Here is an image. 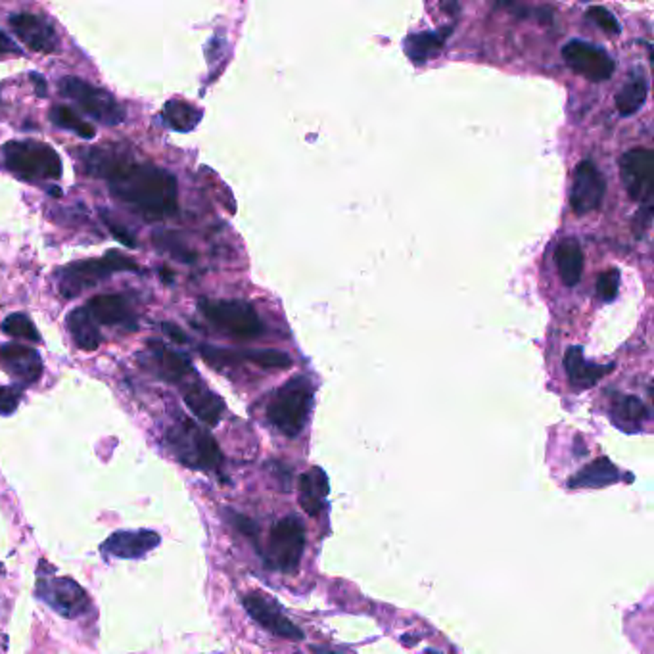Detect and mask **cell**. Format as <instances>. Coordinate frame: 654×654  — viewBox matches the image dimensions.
Instances as JSON below:
<instances>
[{
  "label": "cell",
  "mask_w": 654,
  "mask_h": 654,
  "mask_svg": "<svg viewBox=\"0 0 654 654\" xmlns=\"http://www.w3.org/2000/svg\"><path fill=\"white\" fill-rule=\"evenodd\" d=\"M98 213H101V219H102V223L108 226V231L111 233V236H113V238H116V240L119 242V244H123V246H127V248H131V250H135V248H137V238L131 234V231L127 229L125 225H121L119 221L113 219V217H111V213H110L108 209H104V208H102L101 211H98Z\"/></svg>",
  "instance_id": "32"
},
{
  "label": "cell",
  "mask_w": 654,
  "mask_h": 654,
  "mask_svg": "<svg viewBox=\"0 0 654 654\" xmlns=\"http://www.w3.org/2000/svg\"><path fill=\"white\" fill-rule=\"evenodd\" d=\"M3 332L12 338L30 340V342H40L42 340L35 323L25 313H12V315H8L3 321Z\"/></svg>",
  "instance_id": "30"
},
{
  "label": "cell",
  "mask_w": 654,
  "mask_h": 654,
  "mask_svg": "<svg viewBox=\"0 0 654 654\" xmlns=\"http://www.w3.org/2000/svg\"><path fill=\"white\" fill-rule=\"evenodd\" d=\"M158 242H160L162 248H164L167 253H172L173 258L181 260L182 263H192V261L196 260V255H194V253H190L187 248H184L175 234H165V236H162V238L158 236Z\"/></svg>",
  "instance_id": "35"
},
{
  "label": "cell",
  "mask_w": 654,
  "mask_h": 654,
  "mask_svg": "<svg viewBox=\"0 0 654 654\" xmlns=\"http://www.w3.org/2000/svg\"><path fill=\"white\" fill-rule=\"evenodd\" d=\"M50 119H52V123L56 127H62V129L75 133L81 138H94V135H96L94 127L89 125V123H84L77 116V113L71 108H67V106H54L50 110Z\"/></svg>",
  "instance_id": "29"
},
{
  "label": "cell",
  "mask_w": 654,
  "mask_h": 654,
  "mask_svg": "<svg viewBox=\"0 0 654 654\" xmlns=\"http://www.w3.org/2000/svg\"><path fill=\"white\" fill-rule=\"evenodd\" d=\"M22 393L13 386H0V415H12L20 407Z\"/></svg>",
  "instance_id": "36"
},
{
  "label": "cell",
  "mask_w": 654,
  "mask_h": 654,
  "mask_svg": "<svg viewBox=\"0 0 654 654\" xmlns=\"http://www.w3.org/2000/svg\"><path fill=\"white\" fill-rule=\"evenodd\" d=\"M622 181L635 202H650L654 184V154L647 148H635L623 154L620 162Z\"/></svg>",
  "instance_id": "11"
},
{
  "label": "cell",
  "mask_w": 654,
  "mask_h": 654,
  "mask_svg": "<svg viewBox=\"0 0 654 654\" xmlns=\"http://www.w3.org/2000/svg\"><path fill=\"white\" fill-rule=\"evenodd\" d=\"M447 35H449V31H446L444 35L430 33V31L409 35L405 40V52L415 64H424L426 60H430L432 56H436L439 50H442Z\"/></svg>",
  "instance_id": "28"
},
{
  "label": "cell",
  "mask_w": 654,
  "mask_h": 654,
  "mask_svg": "<svg viewBox=\"0 0 654 654\" xmlns=\"http://www.w3.org/2000/svg\"><path fill=\"white\" fill-rule=\"evenodd\" d=\"M123 271H138V265L131 258H125L119 252L111 250L104 258L83 260L60 269L58 290L66 300H74V297H77L84 290L94 288L98 282H102L110 275Z\"/></svg>",
  "instance_id": "5"
},
{
  "label": "cell",
  "mask_w": 654,
  "mask_h": 654,
  "mask_svg": "<svg viewBox=\"0 0 654 654\" xmlns=\"http://www.w3.org/2000/svg\"><path fill=\"white\" fill-rule=\"evenodd\" d=\"M160 275H162V280L165 282V284H172L175 278H173V273L172 271H169V269H165V267H162L160 269Z\"/></svg>",
  "instance_id": "41"
},
{
  "label": "cell",
  "mask_w": 654,
  "mask_h": 654,
  "mask_svg": "<svg viewBox=\"0 0 654 654\" xmlns=\"http://www.w3.org/2000/svg\"><path fill=\"white\" fill-rule=\"evenodd\" d=\"M167 444L175 457L192 471H217L223 453L213 436L190 419H179L167 430Z\"/></svg>",
  "instance_id": "2"
},
{
  "label": "cell",
  "mask_w": 654,
  "mask_h": 654,
  "mask_svg": "<svg viewBox=\"0 0 654 654\" xmlns=\"http://www.w3.org/2000/svg\"><path fill=\"white\" fill-rule=\"evenodd\" d=\"M67 329L79 349L96 351L102 344V334L87 307H77L67 315Z\"/></svg>",
  "instance_id": "24"
},
{
  "label": "cell",
  "mask_w": 654,
  "mask_h": 654,
  "mask_svg": "<svg viewBox=\"0 0 654 654\" xmlns=\"http://www.w3.org/2000/svg\"><path fill=\"white\" fill-rule=\"evenodd\" d=\"M614 365H595L584 358V349L581 348H568L564 355V368L568 380H570L572 388L581 392L593 388L605 375L613 371Z\"/></svg>",
  "instance_id": "19"
},
{
  "label": "cell",
  "mask_w": 654,
  "mask_h": 654,
  "mask_svg": "<svg viewBox=\"0 0 654 654\" xmlns=\"http://www.w3.org/2000/svg\"><path fill=\"white\" fill-rule=\"evenodd\" d=\"M562 58L572 71L595 83L613 77L616 64L608 52L586 40H570L562 49Z\"/></svg>",
  "instance_id": "10"
},
{
  "label": "cell",
  "mask_w": 654,
  "mask_h": 654,
  "mask_svg": "<svg viewBox=\"0 0 654 654\" xmlns=\"http://www.w3.org/2000/svg\"><path fill=\"white\" fill-rule=\"evenodd\" d=\"M60 93L71 98L87 116L101 121L104 125H119L125 119V110L116 101L111 93L94 87V84L83 81L79 77H62Z\"/></svg>",
  "instance_id": "8"
},
{
  "label": "cell",
  "mask_w": 654,
  "mask_h": 654,
  "mask_svg": "<svg viewBox=\"0 0 654 654\" xmlns=\"http://www.w3.org/2000/svg\"><path fill=\"white\" fill-rule=\"evenodd\" d=\"M426 654H442V652H436L434 649H429V650H426Z\"/></svg>",
  "instance_id": "42"
},
{
  "label": "cell",
  "mask_w": 654,
  "mask_h": 654,
  "mask_svg": "<svg viewBox=\"0 0 654 654\" xmlns=\"http://www.w3.org/2000/svg\"><path fill=\"white\" fill-rule=\"evenodd\" d=\"M0 54H20V47L4 31H0Z\"/></svg>",
  "instance_id": "39"
},
{
  "label": "cell",
  "mask_w": 654,
  "mask_h": 654,
  "mask_svg": "<svg viewBox=\"0 0 654 654\" xmlns=\"http://www.w3.org/2000/svg\"><path fill=\"white\" fill-rule=\"evenodd\" d=\"M229 520H231V524L234 526V528L240 532V534H244L246 537H250V539H255V537H258V524H255L253 520H250L248 517H244V515H238V513H229Z\"/></svg>",
  "instance_id": "37"
},
{
  "label": "cell",
  "mask_w": 654,
  "mask_h": 654,
  "mask_svg": "<svg viewBox=\"0 0 654 654\" xmlns=\"http://www.w3.org/2000/svg\"><path fill=\"white\" fill-rule=\"evenodd\" d=\"M618 480H620V473L614 466V463L608 461L606 457H599L593 463H589L588 466L581 468L578 474H574L570 480H568V486L578 488V490H586V488L597 490V488L613 486V483Z\"/></svg>",
  "instance_id": "23"
},
{
  "label": "cell",
  "mask_w": 654,
  "mask_h": 654,
  "mask_svg": "<svg viewBox=\"0 0 654 654\" xmlns=\"http://www.w3.org/2000/svg\"><path fill=\"white\" fill-rule=\"evenodd\" d=\"M160 545V534L154 530L113 532L102 544V552L118 559H142Z\"/></svg>",
  "instance_id": "16"
},
{
  "label": "cell",
  "mask_w": 654,
  "mask_h": 654,
  "mask_svg": "<svg viewBox=\"0 0 654 654\" xmlns=\"http://www.w3.org/2000/svg\"><path fill=\"white\" fill-rule=\"evenodd\" d=\"M554 263L566 287H576L584 273V252L576 238H564L554 250Z\"/></svg>",
  "instance_id": "22"
},
{
  "label": "cell",
  "mask_w": 654,
  "mask_h": 654,
  "mask_svg": "<svg viewBox=\"0 0 654 654\" xmlns=\"http://www.w3.org/2000/svg\"><path fill=\"white\" fill-rule=\"evenodd\" d=\"M81 158L89 173L106 181L113 198L146 221H164L179 209V187L173 173L121 152L87 148Z\"/></svg>",
  "instance_id": "1"
},
{
  "label": "cell",
  "mask_w": 654,
  "mask_h": 654,
  "mask_svg": "<svg viewBox=\"0 0 654 654\" xmlns=\"http://www.w3.org/2000/svg\"><path fill=\"white\" fill-rule=\"evenodd\" d=\"M200 311L219 331L238 340H253L263 334L258 311L242 300H202Z\"/></svg>",
  "instance_id": "7"
},
{
  "label": "cell",
  "mask_w": 654,
  "mask_h": 654,
  "mask_svg": "<svg viewBox=\"0 0 654 654\" xmlns=\"http://www.w3.org/2000/svg\"><path fill=\"white\" fill-rule=\"evenodd\" d=\"M162 331L167 338H172L173 342L177 344H187L189 342V336L187 332H184L182 329H179V326L175 323H169V321H164L162 323Z\"/></svg>",
  "instance_id": "38"
},
{
  "label": "cell",
  "mask_w": 654,
  "mask_h": 654,
  "mask_svg": "<svg viewBox=\"0 0 654 654\" xmlns=\"http://www.w3.org/2000/svg\"><path fill=\"white\" fill-rule=\"evenodd\" d=\"M6 169L22 181L40 182L62 177L60 154L37 140H12L4 145Z\"/></svg>",
  "instance_id": "4"
},
{
  "label": "cell",
  "mask_w": 654,
  "mask_h": 654,
  "mask_svg": "<svg viewBox=\"0 0 654 654\" xmlns=\"http://www.w3.org/2000/svg\"><path fill=\"white\" fill-rule=\"evenodd\" d=\"M313 407V386L305 376H294L280 386L267 405V419L287 437L300 436Z\"/></svg>",
  "instance_id": "3"
},
{
  "label": "cell",
  "mask_w": 654,
  "mask_h": 654,
  "mask_svg": "<svg viewBox=\"0 0 654 654\" xmlns=\"http://www.w3.org/2000/svg\"><path fill=\"white\" fill-rule=\"evenodd\" d=\"M10 27L23 45L40 54H50L58 49V33L49 18L33 12H18L10 16Z\"/></svg>",
  "instance_id": "13"
},
{
  "label": "cell",
  "mask_w": 654,
  "mask_h": 654,
  "mask_svg": "<svg viewBox=\"0 0 654 654\" xmlns=\"http://www.w3.org/2000/svg\"><path fill=\"white\" fill-rule=\"evenodd\" d=\"M87 311L96 324L121 326L125 331H137V317L129 304L119 294H98L91 297Z\"/></svg>",
  "instance_id": "17"
},
{
  "label": "cell",
  "mask_w": 654,
  "mask_h": 654,
  "mask_svg": "<svg viewBox=\"0 0 654 654\" xmlns=\"http://www.w3.org/2000/svg\"><path fill=\"white\" fill-rule=\"evenodd\" d=\"M31 81L37 84V96L45 98L47 96V83L39 74H31Z\"/></svg>",
  "instance_id": "40"
},
{
  "label": "cell",
  "mask_w": 654,
  "mask_h": 654,
  "mask_svg": "<svg viewBox=\"0 0 654 654\" xmlns=\"http://www.w3.org/2000/svg\"><path fill=\"white\" fill-rule=\"evenodd\" d=\"M588 16H589V20H593L597 25H599L605 33L620 35V23L614 18L613 12H608L603 6H593L588 10Z\"/></svg>",
  "instance_id": "34"
},
{
  "label": "cell",
  "mask_w": 654,
  "mask_h": 654,
  "mask_svg": "<svg viewBox=\"0 0 654 654\" xmlns=\"http://www.w3.org/2000/svg\"><path fill=\"white\" fill-rule=\"evenodd\" d=\"M0 365L23 386L39 382L42 376V359L39 351L22 344H4L0 348Z\"/></svg>",
  "instance_id": "15"
},
{
  "label": "cell",
  "mask_w": 654,
  "mask_h": 654,
  "mask_svg": "<svg viewBox=\"0 0 654 654\" xmlns=\"http://www.w3.org/2000/svg\"><path fill=\"white\" fill-rule=\"evenodd\" d=\"M649 96V81L643 69H633L628 81L616 94V108L622 116H633L645 104Z\"/></svg>",
  "instance_id": "26"
},
{
  "label": "cell",
  "mask_w": 654,
  "mask_h": 654,
  "mask_svg": "<svg viewBox=\"0 0 654 654\" xmlns=\"http://www.w3.org/2000/svg\"><path fill=\"white\" fill-rule=\"evenodd\" d=\"M305 551V526L297 517L280 518L269 534L265 551L267 564L282 574L297 570Z\"/></svg>",
  "instance_id": "6"
},
{
  "label": "cell",
  "mask_w": 654,
  "mask_h": 654,
  "mask_svg": "<svg viewBox=\"0 0 654 654\" xmlns=\"http://www.w3.org/2000/svg\"><path fill=\"white\" fill-rule=\"evenodd\" d=\"M331 486L329 478H326L324 471L319 466L311 468L309 473L302 474L300 478V505L309 517L321 515L324 508L326 497H329Z\"/></svg>",
  "instance_id": "21"
},
{
  "label": "cell",
  "mask_w": 654,
  "mask_h": 654,
  "mask_svg": "<svg viewBox=\"0 0 654 654\" xmlns=\"http://www.w3.org/2000/svg\"><path fill=\"white\" fill-rule=\"evenodd\" d=\"M606 192V182L599 167L586 160L576 167L574 184L570 192V206L576 216H586L603 204Z\"/></svg>",
  "instance_id": "14"
},
{
  "label": "cell",
  "mask_w": 654,
  "mask_h": 654,
  "mask_svg": "<svg viewBox=\"0 0 654 654\" xmlns=\"http://www.w3.org/2000/svg\"><path fill=\"white\" fill-rule=\"evenodd\" d=\"M204 113L196 106L184 102V101H169L162 110L164 123L177 133H190L200 123Z\"/></svg>",
  "instance_id": "27"
},
{
  "label": "cell",
  "mask_w": 654,
  "mask_h": 654,
  "mask_svg": "<svg viewBox=\"0 0 654 654\" xmlns=\"http://www.w3.org/2000/svg\"><path fill=\"white\" fill-rule=\"evenodd\" d=\"M244 608L253 622H258L263 630L290 641H302L304 632L282 613V608L261 593H250L244 597Z\"/></svg>",
  "instance_id": "12"
},
{
  "label": "cell",
  "mask_w": 654,
  "mask_h": 654,
  "mask_svg": "<svg viewBox=\"0 0 654 654\" xmlns=\"http://www.w3.org/2000/svg\"><path fill=\"white\" fill-rule=\"evenodd\" d=\"M150 349H152V358L155 359V365H158V373L164 378L172 380L175 384H181V386L196 378L194 367L187 355H182L160 342L150 344Z\"/></svg>",
  "instance_id": "20"
},
{
  "label": "cell",
  "mask_w": 654,
  "mask_h": 654,
  "mask_svg": "<svg viewBox=\"0 0 654 654\" xmlns=\"http://www.w3.org/2000/svg\"><path fill=\"white\" fill-rule=\"evenodd\" d=\"M37 599L47 603L54 613H58L64 618H79L84 614L91 606L89 595L84 591L75 579L62 578V576H49L40 574L37 578L35 586Z\"/></svg>",
  "instance_id": "9"
},
{
  "label": "cell",
  "mask_w": 654,
  "mask_h": 654,
  "mask_svg": "<svg viewBox=\"0 0 654 654\" xmlns=\"http://www.w3.org/2000/svg\"><path fill=\"white\" fill-rule=\"evenodd\" d=\"M620 290V271L618 269H610L597 278V296L603 302H613Z\"/></svg>",
  "instance_id": "33"
},
{
  "label": "cell",
  "mask_w": 654,
  "mask_h": 654,
  "mask_svg": "<svg viewBox=\"0 0 654 654\" xmlns=\"http://www.w3.org/2000/svg\"><path fill=\"white\" fill-rule=\"evenodd\" d=\"M610 419L623 432L641 430L645 420H649V409L641 400L633 395H620L610 407Z\"/></svg>",
  "instance_id": "25"
},
{
  "label": "cell",
  "mask_w": 654,
  "mask_h": 654,
  "mask_svg": "<svg viewBox=\"0 0 654 654\" xmlns=\"http://www.w3.org/2000/svg\"><path fill=\"white\" fill-rule=\"evenodd\" d=\"M184 403L192 411V413L206 422L208 426L219 424L223 413H225V403L217 393H213L202 380H190L182 392Z\"/></svg>",
  "instance_id": "18"
},
{
  "label": "cell",
  "mask_w": 654,
  "mask_h": 654,
  "mask_svg": "<svg viewBox=\"0 0 654 654\" xmlns=\"http://www.w3.org/2000/svg\"><path fill=\"white\" fill-rule=\"evenodd\" d=\"M240 359L252 361L253 365H260L261 368H288L292 365V359L288 353L277 351V349H258V351H240Z\"/></svg>",
  "instance_id": "31"
}]
</instances>
